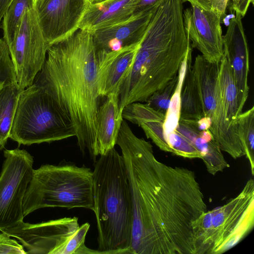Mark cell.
Here are the masks:
<instances>
[{"instance_id": "cell-1", "label": "cell", "mask_w": 254, "mask_h": 254, "mask_svg": "<svg viewBox=\"0 0 254 254\" xmlns=\"http://www.w3.org/2000/svg\"><path fill=\"white\" fill-rule=\"evenodd\" d=\"M116 144L132 203L128 254H196L192 225L207 205L194 172L159 161L150 143L136 136L125 120Z\"/></svg>"}, {"instance_id": "cell-2", "label": "cell", "mask_w": 254, "mask_h": 254, "mask_svg": "<svg viewBox=\"0 0 254 254\" xmlns=\"http://www.w3.org/2000/svg\"><path fill=\"white\" fill-rule=\"evenodd\" d=\"M33 84L49 94L73 125L77 145L95 163L101 98L99 57L92 34L79 28L51 45Z\"/></svg>"}, {"instance_id": "cell-3", "label": "cell", "mask_w": 254, "mask_h": 254, "mask_svg": "<svg viewBox=\"0 0 254 254\" xmlns=\"http://www.w3.org/2000/svg\"><path fill=\"white\" fill-rule=\"evenodd\" d=\"M183 0H165L153 11L132 65L119 92V109L145 102L178 73L192 47L183 19Z\"/></svg>"}, {"instance_id": "cell-4", "label": "cell", "mask_w": 254, "mask_h": 254, "mask_svg": "<svg viewBox=\"0 0 254 254\" xmlns=\"http://www.w3.org/2000/svg\"><path fill=\"white\" fill-rule=\"evenodd\" d=\"M94 210L99 254H128L132 208L122 155L112 148L100 155L93 171Z\"/></svg>"}, {"instance_id": "cell-5", "label": "cell", "mask_w": 254, "mask_h": 254, "mask_svg": "<svg viewBox=\"0 0 254 254\" xmlns=\"http://www.w3.org/2000/svg\"><path fill=\"white\" fill-rule=\"evenodd\" d=\"M93 171L71 162L33 170L23 202L24 217L45 207L94 210Z\"/></svg>"}, {"instance_id": "cell-6", "label": "cell", "mask_w": 254, "mask_h": 254, "mask_svg": "<svg viewBox=\"0 0 254 254\" xmlns=\"http://www.w3.org/2000/svg\"><path fill=\"white\" fill-rule=\"evenodd\" d=\"M254 226V181L236 196L203 212L193 223L196 254H221L236 246Z\"/></svg>"}, {"instance_id": "cell-7", "label": "cell", "mask_w": 254, "mask_h": 254, "mask_svg": "<svg viewBox=\"0 0 254 254\" xmlns=\"http://www.w3.org/2000/svg\"><path fill=\"white\" fill-rule=\"evenodd\" d=\"M75 135L73 124L49 94L34 84L22 90L9 138L31 145Z\"/></svg>"}, {"instance_id": "cell-8", "label": "cell", "mask_w": 254, "mask_h": 254, "mask_svg": "<svg viewBox=\"0 0 254 254\" xmlns=\"http://www.w3.org/2000/svg\"><path fill=\"white\" fill-rule=\"evenodd\" d=\"M201 100L203 117L211 122L209 129L221 150L233 159L245 156L237 127L226 120L218 81L219 63L207 61L197 55L192 66Z\"/></svg>"}, {"instance_id": "cell-9", "label": "cell", "mask_w": 254, "mask_h": 254, "mask_svg": "<svg viewBox=\"0 0 254 254\" xmlns=\"http://www.w3.org/2000/svg\"><path fill=\"white\" fill-rule=\"evenodd\" d=\"M0 176V230L23 222V202L32 179L33 159L25 150L4 151Z\"/></svg>"}, {"instance_id": "cell-10", "label": "cell", "mask_w": 254, "mask_h": 254, "mask_svg": "<svg viewBox=\"0 0 254 254\" xmlns=\"http://www.w3.org/2000/svg\"><path fill=\"white\" fill-rule=\"evenodd\" d=\"M8 48L17 84L21 90L31 86L41 70L49 48L37 11L27 8L17 32Z\"/></svg>"}, {"instance_id": "cell-11", "label": "cell", "mask_w": 254, "mask_h": 254, "mask_svg": "<svg viewBox=\"0 0 254 254\" xmlns=\"http://www.w3.org/2000/svg\"><path fill=\"white\" fill-rule=\"evenodd\" d=\"M79 227L77 217H64L37 224L22 222L1 231L17 239L27 254H59Z\"/></svg>"}, {"instance_id": "cell-12", "label": "cell", "mask_w": 254, "mask_h": 254, "mask_svg": "<svg viewBox=\"0 0 254 254\" xmlns=\"http://www.w3.org/2000/svg\"><path fill=\"white\" fill-rule=\"evenodd\" d=\"M90 4V0H45L36 11L49 48L79 28Z\"/></svg>"}, {"instance_id": "cell-13", "label": "cell", "mask_w": 254, "mask_h": 254, "mask_svg": "<svg viewBox=\"0 0 254 254\" xmlns=\"http://www.w3.org/2000/svg\"><path fill=\"white\" fill-rule=\"evenodd\" d=\"M183 11L186 34L191 46L211 63H219L223 55L221 16L212 10L194 4Z\"/></svg>"}, {"instance_id": "cell-14", "label": "cell", "mask_w": 254, "mask_h": 254, "mask_svg": "<svg viewBox=\"0 0 254 254\" xmlns=\"http://www.w3.org/2000/svg\"><path fill=\"white\" fill-rule=\"evenodd\" d=\"M238 13L230 20L226 33L223 36V53L230 63L242 105L248 99L249 87V51L242 22Z\"/></svg>"}, {"instance_id": "cell-15", "label": "cell", "mask_w": 254, "mask_h": 254, "mask_svg": "<svg viewBox=\"0 0 254 254\" xmlns=\"http://www.w3.org/2000/svg\"><path fill=\"white\" fill-rule=\"evenodd\" d=\"M154 9L134 14L126 22L95 31L92 34L96 50L117 51L140 42Z\"/></svg>"}, {"instance_id": "cell-16", "label": "cell", "mask_w": 254, "mask_h": 254, "mask_svg": "<svg viewBox=\"0 0 254 254\" xmlns=\"http://www.w3.org/2000/svg\"><path fill=\"white\" fill-rule=\"evenodd\" d=\"M140 42L117 51H98L100 92L102 98L111 94L119 95L121 85L132 65Z\"/></svg>"}, {"instance_id": "cell-17", "label": "cell", "mask_w": 254, "mask_h": 254, "mask_svg": "<svg viewBox=\"0 0 254 254\" xmlns=\"http://www.w3.org/2000/svg\"><path fill=\"white\" fill-rule=\"evenodd\" d=\"M139 0H105L91 3L79 28L92 34L95 31L118 25L133 15Z\"/></svg>"}, {"instance_id": "cell-18", "label": "cell", "mask_w": 254, "mask_h": 254, "mask_svg": "<svg viewBox=\"0 0 254 254\" xmlns=\"http://www.w3.org/2000/svg\"><path fill=\"white\" fill-rule=\"evenodd\" d=\"M100 106L97 116V152L98 156L114 148L123 120L119 109V95L111 94Z\"/></svg>"}, {"instance_id": "cell-19", "label": "cell", "mask_w": 254, "mask_h": 254, "mask_svg": "<svg viewBox=\"0 0 254 254\" xmlns=\"http://www.w3.org/2000/svg\"><path fill=\"white\" fill-rule=\"evenodd\" d=\"M190 140L201 155L207 172L215 175L229 167L209 130L198 131L190 124L179 121L176 129Z\"/></svg>"}, {"instance_id": "cell-20", "label": "cell", "mask_w": 254, "mask_h": 254, "mask_svg": "<svg viewBox=\"0 0 254 254\" xmlns=\"http://www.w3.org/2000/svg\"><path fill=\"white\" fill-rule=\"evenodd\" d=\"M122 116L126 120L140 127L147 138L150 139L160 149L170 153L164 134L165 115L146 103L134 102L124 108Z\"/></svg>"}, {"instance_id": "cell-21", "label": "cell", "mask_w": 254, "mask_h": 254, "mask_svg": "<svg viewBox=\"0 0 254 254\" xmlns=\"http://www.w3.org/2000/svg\"><path fill=\"white\" fill-rule=\"evenodd\" d=\"M218 81L226 120L230 125L237 127V118L244 107L240 102L230 63L224 53L219 62Z\"/></svg>"}, {"instance_id": "cell-22", "label": "cell", "mask_w": 254, "mask_h": 254, "mask_svg": "<svg viewBox=\"0 0 254 254\" xmlns=\"http://www.w3.org/2000/svg\"><path fill=\"white\" fill-rule=\"evenodd\" d=\"M192 49L187 59L185 75L181 92L180 120L188 123H194L203 117L200 95L193 74L191 65Z\"/></svg>"}, {"instance_id": "cell-23", "label": "cell", "mask_w": 254, "mask_h": 254, "mask_svg": "<svg viewBox=\"0 0 254 254\" xmlns=\"http://www.w3.org/2000/svg\"><path fill=\"white\" fill-rule=\"evenodd\" d=\"M22 90L17 83L0 89V150L4 147L9 138L18 99Z\"/></svg>"}, {"instance_id": "cell-24", "label": "cell", "mask_w": 254, "mask_h": 254, "mask_svg": "<svg viewBox=\"0 0 254 254\" xmlns=\"http://www.w3.org/2000/svg\"><path fill=\"white\" fill-rule=\"evenodd\" d=\"M33 8L32 0H12L2 17L3 39L8 46L13 40L27 8Z\"/></svg>"}, {"instance_id": "cell-25", "label": "cell", "mask_w": 254, "mask_h": 254, "mask_svg": "<svg viewBox=\"0 0 254 254\" xmlns=\"http://www.w3.org/2000/svg\"><path fill=\"white\" fill-rule=\"evenodd\" d=\"M238 132L244 147L247 159L254 174V106L241 113L237 120Z\"/></svg>"}, {"instance_id": "cell-26", "label": "cell", "mask_w": 254, "mask_h": 254, "mask_svg": "<svg viewBox=\"0 0 254 254\" xmlns=\"http://www.w3.org/2000/svg\"><path fill=\"white\" fill-rule=\"evenodd\" d=\"M189 53L180 68L178 73V79L177 84L171 97L169 108L165 114L163 125L165 140L166 137L168 134L176 130L179 122L181 109V92L183 80L186 73Z\"/></svg>"}, {"instance_id": "cell-27", "label": "cell", "mask_w": 254, "mask_h": 254, "mask_svg": "<svg viewBox=\"0 0 254 254\" xmlns=\"http://www.w3.org/2000/svg\"><path fill=\"white\" fill-rule=\"evenodd\" d=\"M170 153L186 158L201 159L200 152L193 144L176 130L166 137Z\"/></svg>"}, {"instance_id": "cell-28", "label": "cell", "mask_w": 254, "mask_h": 254, "mask_svg": "<svg viewBox=\"0 0 254 254\" xmlns=\"http://www.w3.org/2000/svg\"><path fill=\"white\" fill-rule=\"evenodd\" d=\"M89 228L88 223L79 226L60 250L59 254H99L97 250H91L85 245V237Z\"/></svg>"}, {"instance_id": "cell-29", "label": "cell", "mask_w": 254, "mask_h": 254, "mask_svg": "<svg viewBox=\"0 0 254 254\" xmlns=\"http://www.w3.org/2000/svg\"><path fill=\"white\" fill-rule=\"evenodd\" d=\"M17 83L14 66L8 46L3 38L0 39V89Z\"/></svg>"}, {"instance_id": "cell-30", "label": "cell", "mask_w": 254, "mask_h": 254, "mask_svg": "<svg viewBox=\"0 0 254 254\" xmlns=\"http://www.w3.org/2000/svg\"><path fill=\"white\" fill-rule=\"evenodd\" d=\"M178 79L177 74L164 88L152 94L145 102L153 108L165 115Z\"/></svg>"}, {"instance_id": "cell-31", "label": "cell", "mask_w": 254, "mask_h": 254, "mask_svg": "<svg viewBox=\"0 0 254 254\" xmlns=\"http://www.w3.org/2000/svg\"><path fill=\"white\" fill-rule=\"evenodd\" d=\"M0 254H26L27 252L22 245L11 239L8 234L2 232L0 234Z\"/></svg>"}, {"instance_id": "cell-32", "label": "cell", "mask_w": 254, "mask_h": 254, "mask_svg": "<svg viewBox=\"0 0 254 254\" xmlns=\"http://www.w3.org/2000/svg\"><path fill=\"white\" fill-rule=\"evenodd\" d=\"M254 0H228L227 7L232 12L240 14L243 17L246 15L249 6Z\"/></svg>"}, {"instance_id": "cell-33", "label": "cell", "mask_w": 254, "mask_h": 254, "mask_svg": "<svg viewBox=\"0 0 254 254\" xmlns=\"http://www.w3.org/2000/svg\"><path fill=\"white\" fill-rule=\"evenodd\" d=\"M165 0H139L134 14H137L154 9Z\"/></svg>"}, {"instance_id": "cell-34", "label": "cell", "mask_w": 254, "mask_h": 254, "mask_svg": "<svg viewBox=\"0 0 254 254\" xmlns=\"http://www.w3.org/2000/svg\"><path fill=\"white\" fill-rule=\"evenodd\" d=\"M228 1V0H212L211 10L222 17L225 14Z\"/></svg>"}, {"instance_id": "cell-35", "label": "cell", "mask_w": 254, "mask_h": 254, "mask_svg": "<svg viewBox=\"0 0 254 254\" xmlns=\"http://www.w3.org/2000/svg\"><path fill=\"white\" fill-rule=\"evenodd\" d=\"M189 124L193 125L198 131H203L209 130L211 122L209 118L203 117L194 123Z\"/></svg>"}, {"instance_id": "cell-36", "label": "cell", "mask_w": 254, "mask_h": 254, "mask_svg": "<svg viewBox=\"0 0 254 254\" xmlns=\"http://www.w3.org/2000/svg\"><path fill=\"white\" fill-rule=\"evenodd\" d=\"M184 1H188L190 4H195L205 9L211 10L212 7V0H183Z\"/></svg>"}, {"instance_id": "cell-37", "label": "cell", "mask_w": 254, "mask_h": 254, "mask_svg": "<svg viewBox=\"0 0 254 254\" xmlns=\"http://www.w3.org/2000/svg\"><path fill=\"white\" fill-rule=\"evenodd\" d=\"M12 0H0V24L3 15Z\"/></svg>"}, {"instance_id": "cell-38", "label": "cell", "mask_w": 254, "mask_h": 254, "mask_svg": "<svg viewBox=\"0 0 254 254\" xmlns=\"http://www.w3.org/2000/svg\"><path fill=\"white\" fill-rule=\"evenodd\" d=\"M33 4V8L37 10L38 8H39L45 0H32Z\"/></svg>"}, {"instance_id": "cell-39", "label": "cell", "mask_w": 254, "mask_h": 254, "mask_svg": "<svg viewBox=\"0 0 254 254\" xmlns=\"http://www.w3.org/2000/svg\"><path fill=\"white\" fill-rule=\"evenodd\" d=\"M105 0H90L91 3H97L103 1Z\"/></svg>"}]
</instances>
